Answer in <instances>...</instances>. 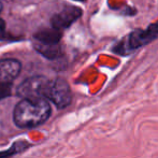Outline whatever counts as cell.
<instances>
[{
    "label": "cell",
    "instance_id": "cell-10",
    "mask_svg": "<svg viewBox=\"0 0 158 158\" xmlns=\"http://www.w3.org/2000/svg\"><path fill=\"white\" fill-rule=\"evenodd\" d=\"M10 94H11L10 83H2V82H0V100L10 96Z\"/></svg>",
    "mask_w": 158,
    "mask_h": 158
},
{
    "label": "cell",
    "instance_id": "cell-11",
    "mask_svg": "<svg viewBox=\"0 0 158 158\" xmlns=\"http://www.w3.org/2000/svg\"><path fill=\"white\" fill-rule=\"evenodd\" d=\"M6 38V23L3 19H0V40Z\"/></svg>",
    "mask_w": 158,
    "mask_h": 158
},
{
    "label": "cell",
    "instance_id": "cell-6",
    "mask_svg": "<svg viewBox=\"0 0 158 158\" xmlns=\"http://www.w3.org/2000/svg\"><path fill=\"white\" fill-rule=\"evenodd\" d=\"M22 64L16 59L0 60V82L10 83L19 74Z\"/></svg>",
    "mask_w": 158,
    "mask_h": 158
},
{
    "label": "cell",
    "instance_id": "cell-7",
    "mask_svg": "<svg viewBox=\"0 0 158 158\" xmlns=\"http://www.w3.org/2000/svg\"><path fill=\"white\" fill-rule=\"evenodd\" d=\"M35 39L39 43L43 44H56L60 41L61 32L59 29L52 28H43L35 33Z\"/></svg>",
    "mask_w": 158,
    "mask_h": 158
},
{
    "label": "cell",
    "instance_id": "cell-2",
    "mask_svg": "<svg viewBox=\"0 0 158 158\" xmlns=\"http://www.w3.org/2000/svg\"><path fill=\"white\" fill-rule=\"evenodd\" d=\"M44 98L51 101L58 109H64L72 101V93L70 86L64 79H55L53 81L48 80L44 90Z\"/></svg>",
    "mask_w": 158,
    "mask_h": 158
},
{
    "label": "cell",
    "instance_id": "cell-4",
    "mask_svg": "<svg viewBox=\"0 0 158 158\" xmlns=\"http://www.w3.org/2000/svg\"><path fill=\"white\" fill-rule=\"evenodd\" d=\"M48 80L44 77H32L25 80L17 88V95L24 98H44ZM45 99V98H44Z\"/></svg>",
    "mask_w": 158,
    "mask_h": 158
},
{
    "label": "cell",
    "instance_id": "cell-5",
    "mask_svg": "<svg viewBox=\"0 0 158 158\" xmlns=\"http://www.w3.org/2000/svg\"><path fill=\"white\" fill-rule=\"evenodd\" d=\"M82 15V10L77 6H67L60 12L56 13L51 19L52 27L56 29H64L72 25L77 19Z\"/></svg>",
    "mask_w": 158,
    "mask_h": 158
},
{
    "label": "cell",
    "instance_id": "cell-3",
    "mask_svg": "<svg viewBox=\"0 0 158 158\" xmlns=\"http://www.w3.org/2000/svg\"><path fill=\"white\" fill-rule=\"evenodd\" d=\"M158 38V22L148 26L146 29H138L132 33H130L127 39L126 48H124L123 52L128 54L129 52L137 48L146 45L150 42L154 41Z\"/></svg>",
    "mask_w": 158,
    "mask_h": 158
},
{
    "label": "cell",
    "instance_id": "cell-9",
    "mask_svg": "<svg viewBox=\"0 0 158 158\" xmlns=\"http://www.w3.org/2000/svg\"><path fill=\"white\" fill-rule=\"evenodd\" d=\"M30 144H28V142H15L11 148L3 152H0V158H10L14 156L17 153H21L22 151L26 150L27 148H29Z\"/></svg>",
    "mask_w": 158,
    "mask_h": 158
},
{
    "label": "cell",
    "instance_id": "cell-13",
    "mask_svg": "<svg viewBox=\"0 0 158 158\" xmlns=\"http://www.w3.org/2000/svg\"><path fill=\"white\" fill-rule=\"evenodd\" d=\"M80 1H84V0H80Z\"/></svg>",
    "mask_w": 158,
    "mask_h": 158
},
{
    "label": "cell",
    "instance_id": "cell-12",
    "mask_svg": "<svg viewBox=\"0 0 158 158\" xmlns=\"http://www.w3.org/2000/svg\"><path fill=\"white\" fill-rule=\"evenodd\" d=\"M1 8H2V6H1V3H0V11H1Z\"/></svg>",
    "mask_w": 158,
    "mask_h": 158
},
{
    "label": "cell",
    "instance_id": "cell-1",
    "mask_svg": "<svg viewBox=\"0 0 158 158\" xmlns=\"http://www.w3.org/2000/svg\"><path fill=\"white\" fill-rule=\"evenodd\" d=\"M51 106L44 98H24L15 106L13 121L19 128H33L48 121Z\"/></svg>",
    "mask_w": 158,
    "mask_h": 158
},
{
    "label": "cell",
    "instance_id": "cell-8",
    "mask_svg": "<svg viewBox=\"0 0 158 158\" xmlns=\"http://www.w3.org/2000/svg\"><path fill=\"white\" fill-rule=\"evenodd\" d=\"M35 48L42 54L44 57L48 59H54L57 58L58 56H60L61 48L58 45V43L56 44H43L37 42V44H35Z\"/></svg>",
    "mask_w": 158,
    "mask_h": 158
}]
</instances>
